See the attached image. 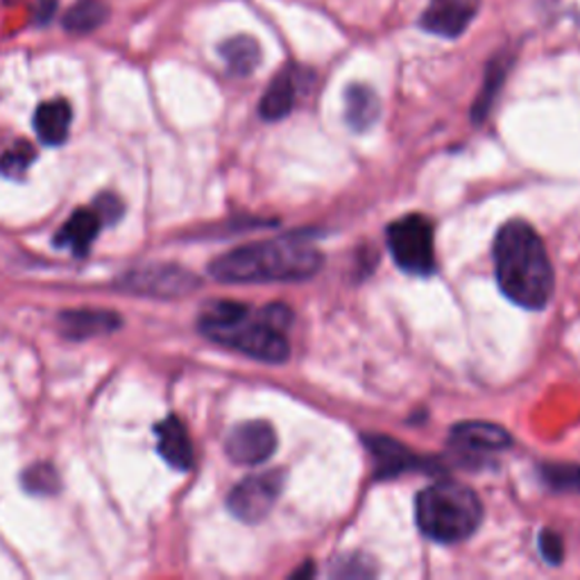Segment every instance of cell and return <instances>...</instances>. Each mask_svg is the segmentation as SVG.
I'll use <instances>...</instances> for the list:
<instances>
[{
	"label": "cell",
	"mask_w": 580,
	"mask_h": 580,
	"mask_svg": "<svg viewBox=\"0 0 580 580\" xmlns=\"http://www.w3.org/2000/svg\"><path fill=\"white\" fill-rule=\"evenodd\" d=\"M501 293L529 311H542L553 296V266L538 231L524 220H508L492 246Z\"/></svg>",
	"instance_id": "cell-1"
},
{
	"label": "cell",
	"mask_w": 580,
	"mask_h": 580,
	"mask_svg": "<svg viewBox=\"0 0 580 580\" xmlns=\"http://www.w3.org/2000/svg\"><path fill=\"white\" fill-rule=\"evenodd\" d=\"M322 263L324 257L316 248L298 237H283L231 250L213 259L209 272L222 283L304 281L316 277Z\"/></svg>",
	"instance_id": "cell-2"
},
{
	"label": "cell",
	"mask_w": 580,
	"mask_h": 580,
	"mask_svg": "<svg viewBox=\"0 0 580 580\" xmlns=\"http://www.w3.org/2000/svg\"><path fill=\"white\" fill-rule=\"evenodd\" d=\"M418 527L438 544H458L477 533L483 519L479 497L456 481H440L418 494Z\"/></svg>",
	"instance_id": "cell-3"
},
{
	"label": "cell",
	"mask_w": 580,
	"mask_h": 580,
	"mask_svg": "<svg viewBox=\"0 0 580 580\" xmlns=\"http://www.w3.org/2000/svg\"><path fill=\"white\" fill-rule=\"evenodd\" d=\"M200 331L209 340L224 344V347H229V350H237L261 363L277 366V363H286L290 357V344H288L286 331L266 322L261 318V313L257 318H252L248 311L246 316H241L239 320H231V322L200 324Z\"/></svg>",
	"instance_id": "cell-4"
},
{
	"label": "cell",
	"mask_w": 580,
	"mask_h": 580,
	"mask_svg": "<svg viewBox=\"0 0 580 580\" xmlns=\"http://www.w3.org/2000/svg\"><path fill=\"white\" fill-rule=\"evenodd\" d=\"M388 248L394 263L409 274L429 277L436 270L433 224L427 216L411 213L388 227Z\"/></svg>",
	"instance_id": "cell-5"
},
{
	"label": "cell",
	"mask_w": 580,
	"mask_h": 580,
	"mask_svg": "<svg viewBox=\"0 0 580 580\" xmlns=\"http://www.w3.org/2000/svg\"><path fill=\"white\" fill-rule=\"evenodd\" d=\"M116 286H119L123 293L172 300L193 293V290L200 286V279L182 266L157 263V266H143L126 272L119 281H116Z\"/></svg>",
	"instance_id": "cell-6"
},
{
	"label": "cell",
	"mask_w": 580,
	"mask_h": 580,
	"mask_svg": "<svg viewBox=\"0 0 580 580\" xmlns=\"http://www.w3.org/2000/svg\"><path fill=\"white\" fill-rule=\"evenodd\" d=\"M283 481L286 474L281 470L272 472H261L243 479L234 490L229 492L227 508L237 519H241L243 524H259L263 521L274 503L279 501L283 492Z\"/></svg>",
	"instance_id": "cell-7"
},
{
	"label": "cell",
	"mask_w": 580,
	"mask_h": 580,
	"mask_svg": "<svg viewBox=\"0 0 580 580\" xmlns=\"http://www.w3.org/2000/svg\"><path fill=\"white\" fill-rule=\"evenodd\" d=\"M277 449V433L270 422L252 420L243 422L229 431L224 440V451L229 460H234L237 466H261Z\"/></svg>",
	"instance_id": "cell-8"
},
{
	"label": "cell",
	"mask_w": 580,
	"mask_h": 580,
	"mask_svg": "<svg viewBox=\"0 0 580 580\" xmlns=\"http://www.w3.org/2000/svg\"><path fill=\"white\" fill-rule=\"evenodd\" d=\"M512 444V438L506 429L490 422H462L451 429L449 447L468 460L481 466L483 458L497 456Z\"/></svg>",
	"instance_id": "cell-9"
},
{
	"label": "cell",
	"mask_w": 580,
	"mask_h": 580,
	"mask_svg": "<svg viewBox=\"0 0 580 580\" xmlns=\"http://www.w3.org/2000/svg\"><path fill=\"white\" fill-rule=\"evenodd\" d=\"M366 447L374 462L377 479H394L413 470H431V462L420 458L411 447H406L386 436H366Z\"/></svg>",
	"instance_id": "cell-10"
},
{
	"label": "cell",
	"mask_w": 580,
	"mask_h": 580,
	"mask_svg": "<svg viewBox=\"0 0 580 580\" xmlns=\"http://www.w3.org/2000/svg\"><path fill=\"white\" fill-rule=\"evenodd\" d=\"M479 8L481 0H431L420 19V26L431 34L456 39L470 28L479 14Z\"/></svg>",
	"instance_id": "cell-11"
},
{
	"label": "cell",
	"mask_w": 580,
	"mask_h": 580,
	"mask_svg": "<svg viewBox=\"0 0 580 580\" xmlns=\"http://www.w3.org/2000/svg\"><path fill=\"white\" fill-rule=\"evenodd\" d=\"M123 320L113 311H100V309H73L64 311L57 318V327L71 340H87L102 333H111L121 329Z\"/></svg>",
	"instance_id": "cell-12"
},
{
	"label": "cell",
	"mask_w": 580,
	"mask_h": 580,
	"mask_svg": "<svg viewBox=\"0 0 580 580\" xmlns=\"http://www.w3.org/2000/svg\"><path fill=\"white\" fill-rule=\"evenodd\" d=\"M157 449L170 468L180 472H189L193 468V442L187 427L176 416L157 424Z\"/></svg>",
	"instance_id": "cell-13"
},
{
	"label": "cell",
	"mask_w": 580,
	"mask_h": 580,
	"mask_svg": "<svg viewBox=\"0 0 580 580\" xmlns=\"http://www.w3.org/2000/svg\"><path fill=\"white\" fill-rule=\"evenodd\" d=\"M298 100V76L293 69H283L274 76L270 87L266 89L261 102H259V113L263 121H281L286 116L293 111Z\"/></svg>",
	"instance_id": "cell-14"
},
{
	"label": "cell",
	"mask_w": 580,
	"mask_h": 580,
	"mask_svg": "<svg viewBox=\"0 0 580 580\" xmlns=\"http://www.w3.org/2000/svg\"><path fill=\"white\" fill-rule=\"evenodd\" d=\"M73 111L67 100H48L34 113V132L46 146H62L69 137Z\"/></svg>",
	"instance_id": "cell-15"
},
{
	"label": "cell",
	"mask_w": 580,
	"mask_h": 580,
	"mask_svg": "<svg viewBox=\"0 0 580 580\" xmlns=\"http://www.w3.org/2000/svg\"><path fill=\"white\" fill-rule=\"evenodd\" d=\"M100 227H102V220L93 209H78L67 220V224L57 231L54 243L60 248H71L76 254L82 257L93 246Z\"/></svg>",
	"instance_id": "cell-16"
},
{
	"label": "cell",
	"mask_w": 580,
	"mask_h": 580,
	"mask_svg": "<svg viewBox=\"0 0 580 580\" xmlns=\"http://www.w3.org/2000/svg\"><path fill=\"white\" fill-rule=\"evenodd\" d=\"M381 116V100L368 84H352L344 93V119L354 132L370 130Z\"/></svg>",
	"instance_id": "cell-17"
},
{
	"label": "cell",
	"mask_w": 580,
	"mask_h": 580,
	"mask_svg": "<svg viewBox=\"0 0 580 580\" xmlns=\"http://www.w3.org/2000/svg\"><path fill=\"white\" fill-rule=\"evenodd\" d=\"M220 54L229 69L231 76L237 78H248L257 71V67L261 64V48L259 41L248 37V34H239L231 37L220 46Z\"/></svg>",
	"instance_id": "cell-18"
},
{
	"label": "cell",
	"mask_w": 580,
	"mask_h": 580,
	"mask_svg": "<svg viewBox=\"0 0 580 580\" xmlns=\"http://www.w3.org/2000/svg\"><path fill=\"white\" fill-rule=\"evenodd\" d=\"M508 69H510V60H506L503 54L494 57V60L488 64L486 69V80H483V89L474 102V109H472V119L474 123H483L488 119V113L503 87V80L508 76Z\"/></svg>",
	"instance_id": "cell-19"
},
{
	"label": "cell",
	"mask_w": 580,
	"mask_h": 580,
	"mask_svg": "<svg viewBox=\"0 0 580 580\" xmlns=\"http://www.w3.org/2000/svg\"><path fill=\"white\" fill-rule=\"evenodd\" d=\"M107 17L109 10L102 0H78L64 17V28L76 34H87L98 30L107 21Z\"/></svg>",
	"instance_id": "cell-20"
},
{
	"label": "cell",
	"mask_w": 580,
	"mask_h": 580,
	"mask_svg": "<svg viewBox=\"0 0 580 580\" xmlns=\"http://www.w3.org/2000/svg\"><path fill=\"white\" fill-rule=\"evenodd\" d=\"M21 483H23L26 492L37 494V497H54L62 490L60 472H57L50 462H34V466H30L23 472Z\"/></svg>",
	"instance_id": "cell-21"
},
{
	"label": "cell",
	"mask_w": 580,
	"mask_h": 580,
	"mask_svg": "<svg viewBox=\"0 0 580 580\" xmlns=\"http://www.w3.org/2000/svg\"><path fill=\"white\" fill-rule=\"evenodd\" d=\"M542 479L556 492H580V466H542Z\"/></svg>",
	"instance_id": "cell-22"
},
{
	"label": "cell",
	"mask_w": 580,
	"mask_h": 580,
	"mask_svg": "<svg viewBox=\"0 0 580 580\" xmlns=\"http://www.w3.org/2000/svg\"><path fill=\"white\" fill-rule=\"evenodd\" d=\"M32 159H34L32 148L28 143H21L14 150L0 157V172H3V176L10 180H19V178H23V172L28 170Z\"/></svg>",
	"instance_id": "cell-23"
},
{
	"label": "cell",
	"mask_w": 580,
	"mask_h": 580,
	"mask_svg": "<svg viewBox=\"0 0 580 580\" xmlns=\"http://www.w3.org/2000/svg\"><path fill=\"white\" fill-rule=\"evenodd\" d=\"M336 562V560H333ZM333 576H342V578H366V576H372L374 573V564L372 560L359 556V553H350L347 558H340L333 569H331Z\"/></svg>",
	"instance_id": "cell-24"
},
{
	"label": "cell",
	"mask_w": 580,
	"mask_h": 580,
	"mask_svg": "<svg viewBox=\"0 0 580 580\" xmlns=\"http://www.w3.org/2000/svg\"><path fill=\"white\" fill-rule=\"evenodd\" d=\"M540 553L549 564H560L564 558V544L562 538L556 531H542L540 533Z\"/></svg>",
	"instance_id": "cell-25"
},
{
	"label": "cell",
	"mask_w": 580,
	"mask_h": 580,
	"mask_svg": "<svg viewBox=\"0 0 580 580\" xmlns=\"http://www.w3.org/2000/svg\"><path fill=\"white\" fill-rule=\"evenodd\" d=\"M93 211L100 216V220H109V222H116L121 216H123V204L121 200L116 196H100L96 200V207Z\"/></svg>",
	"instance_id": "cell-26"
},
{
	"label": "cell",
	"mask_w": 580,
	"mask_h": 580,
	"mask_svg": "<svg viewBox=\"0 0 580 580\" xmlns=\"http://www.w3.org/2000/svg\"><path fill=\"white\" fill-rule=\"evenodd\" d=\"M34 19L39 23H48L52 17H54V10H57V0H39L37 8H34Z\"/></svg>",
	"instance_id": "cell-27"
}]
</instances>
